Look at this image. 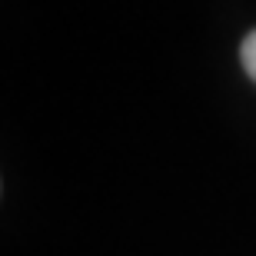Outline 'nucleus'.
I'll use <instances>...</instances> for the list:
<instances>
[{
    "mask_svg": "<svg viewBox=\"0 0 256 256\" xmlns=\"http://www.w3.org/2000/svg\"><path fill=\"white\" fill-rule=\"evenodd\" d=\"M240 60H243V70H246V76L256 84V30H250V34H246L243 47H240Z\"/></svg>",
    "mask_w": 256,
    "mask_h": 256,
    "instance_id": "nucleus-1",
    "label": "nucleus"
}]
</instances>
